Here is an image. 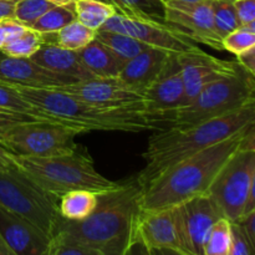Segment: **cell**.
Here are the masks:
<instances>
[{"label": "cell", "instance_id": "9c48e42d", "mask_svg": "<svg viewBox=\"0 0 255 255\" xmlns=\"http://www.w3.org/2000/svg\"><path fill=\"white\" fill-rule=\"evenodd\" d=\"M255 171V152L238 151L217 174L208 194L232 223L243 218Z\"/></svg>", "mask_w": 255, "mask_h": 255}, {"label": "cell", "instance_id": "4dcf8cb0", "mask_svg": "<svg viewBox=\"0 0 255 255\" xmlns=\"http://www.w3.org/2000/svg\"><path fill=\"white\" fill-rule=\"evenodd\" d=\"M212 10H213L214 26L222 39L242 27L234 1L212 0Z\"/></svg>", "mask_w": 255, "mask_h": 255}, {"label": "cell", "instance_id": "e0dca14e", "mask_svg": "<svg viewBox=\"0 0 255 255\" xmlns=\"http://www.w3.org/2000/svg\"><path fill=\"white\" fill-rule=\"evenodd\" d=\"M137 236L151 249H172L187 254L174 207L152 212L141 209Z\"/></svg>", "mask_w": 255, "mask_h": 255}, {"label": "cell", "instance_id": "5bb4252c", "mask_svg": "<svg viewBox=\"0 0 255 255\" xmlns=\"http://www.w3.org/2000/svg\"><path fill=\"white\" fill-rule=\"evenodd\" d=\"M186 105V91L177 54H171L159 76L143 94V111L149 122ZM152 125V124H151Z\"/></svg>", "mask_w": 255, "mask_h": 255}, {"label": "cell", "instance_id": "9a60e30c", "mask_svg": "<svg viewBox=\"0 0 255 255\" xmlns=\"http://www.w3.org/2000/svg\"><path fill=\"white\" fill-rule=\"evenodd\" d=\"M177 59L181 66L186 91V105L189 104L207 85L233 74L239 66L238 61L217 59L202 49L178 54Z\"/></svg>", "mask_w": 255, "mask_h": 255}, {"label": "cell", "instance_id": "8fae6325", "mask_svg": "<svg viewBox=\"0 0 255 255\" xmlns=\"http://www.w3.org/2000/svg\"><path fill=\"white\" fill-rule=\"evenodd\" d=\"M184 249L188 255H203L206 239L214 224L226 218L209 194L196 197L174 207Z\"/></svg>", "mask_w": 255, "mask_h": 255}, {"label": "cell", "instance_id": "d6986e66", "mask_svg": "<svg viewBox=\"0 0 255 255\" xmlns=\"http://www.w3.org/2000/svg\"><path fill=\"white\" fill-rule=\"evenodd\" d=\"M169 55L171 52L164 50L147 47L124 65L119 77L127 86L143 95L164 69Z\"/></svg>", "mask_w": 255, "mask_h": 255}, {"label": "cell", "instance_id": "f35d334b", "mask_svg": "<svg viewBox=\"0 0 255 255\" xmlns=\"http://www.w3.org/2000/svg\"><path fill=\"white\" fill-rule=\"evenodd\" d=\"M27 121H35V120L24 116V115L15 114V112L0 109V136H1L4 132H6L9 128L14 127L15 125H19L21 124V122Z\"/></svg>", "mask_w": 255, "mask_h": 255}, {"label": "cell", "instance_id": "30bf717a", "mask_svg": "<svg viewBox=\"0 0 255 255\" xmlns=\"http://www.w3.org/2000/svg\"><path fill=\"white\" fill-rule=\"evenodd\" d=\"M101 29L129 35L147 46L157 47L171 54L178 55L199 49L196 41L178 27L156 20L127 16L120 12L107 20Z\"/></svg>", "mask_w": 255, "mask_h": 255}, {"label": "cell", "instance_id": "ba28073f", "mask_svg": "<svg viewBox=\"0 0 255 255\" xmlns=\"http://www.w3.org/2000/svg\"><path fill=\"white\" fill-rule=\"evenodd\" d=\"M82 132L62 124L27 121L15 125L0 136V146L15 156L56 157L79 148L75 142Z\"/></svg>", "mask_w": 255, "mask_h": 255}, {"label": "cell", "instance_id": "2e32d148", "mask_svg": "<svg viewBox=\"0 0 255 255\" xmlns=\"http://www.w3.org/2000/svg\"><path fill=\"white\" fill-rule=\"evenodd\" d=\"M0 237L16 255H50L52 238L22 217L0 207Z\"/></svg>", "mask_w": 255, "mask_h": 255}, {"label": "cell", "instance_id": "8992f818", "mask_svg": "<svg viewBox=\"0 0 255 255\" xmlns=\"http://www.w3.org/2000/svg\"><path fill=\"white\" fill-rule=\"evenodd\" d=\"M255 99V79L239 65L238 69L207 85L189 104L157 117L153 129L184 127L229 114Z\"/></svg>", "mask_w": 255, "mask_h": 255}, {"label": "cell", "instance_id": "f546056e", "mask_svg": "<svg viewBox=\"0 0 255 255\" xmlns=\"http://www.w3.org/2000/svg\"><path fill=\"white\" fill-rule=\"evenodd\" d=\"M232 247V222L221 218L209 232L203 255H229Z\"/></svg>", "mask_w": 255, "mask_h": 255}, {"label": "cell", "instance_id": "cb8c5ba5", "mask_svg": "<svg viewBox=\"0 0 255 255\" xmlns=\"http://www.w3.org/2000/svg\"><path fill=\"white\" fill-rule=\"evenodd\" d=\"M95 36H96V31L85 26L79 20L70 22L69 25L54 34L42 35L44 42H49L62 49L71 50V51H80L84 49L95 39Z\"/></svg>", "mask_w": 255, "mask_h": 255}, {"label": "cell", "instance_id": "d590c367", "mask_svg": "<svg viewBox=\"0 0 255 255\" xmlns=\"http://www.w3.org/2000/svg\"><path fill=\"white\" fill-rule=\"evenodd\" d=\"M25 25L17 21L14 17H5L0 19V50L2 49L5 42L16 34L21 32L25 29Z\"/></svg>", "mask_w": 255, "mask_h": 255}, {"label": "cell", "instance_id": "d6a6232c", "mask_svg": "<svg viewBox=\"0 0 255 255\" xmlns=\"http://www.w3.org/2000/svg\"><path fill=\"white\" fill-rule=\"evenodd\" d=\"M255 46V34L244 29L239 27L236 31L231 32L223 39V49L226 51L232 52L236 56L248 51L252 47Z\"/></svg>", "mask_w": 255, "mask_h": 255}, {"label": "cell", "instance_id": "f1b7e54d", "mask_svg": "<svg viewBox=\"0 0 255 255\" xmlns=\"http://www.w3.org/2000/svg\"><path fill=\"white\" fill-rule=\"evenodd\" d=\"M76 12H75L74 4L72 5H55L51 9L47 10L41 17L36 20L31 25V29L40 34H54L75 21Z\"/></svg>", "mask_w": 255, "mask_h": 255}, {"label": "cell", "instance_id": "f907efd6", "mask_svg": "<svg viewBox=\"0 0 255 255\" xmlns=\"http://www.w3.org/2000/svg\"><path fill=\"white\" fill-rule=\"evenodd\" d=\"M159 1L164 5L166 2L169 1H206V0H159Z\"/></svg>", "mask_w": 255, "mask_h": 255}, {"label": "cell", "instance_id": "7a4b0ae2", "mask_svg": "<svg viewBox=\"0 0 255 255\" xmlns=\"http://www.w3.org/2000/svg\"><path fill=\"white\" fill-rule=\"evenodd\" d=\"M254 122L255 99L229 114L201 124L156 129L142 154L146 166L136 177L137 183L141 189L144 188L181 159L246 131Z\"/></svg>", "mask_w": 255, "mask_h": 255}, {"label": "cell", "instance_id": "ac0fdd59", "mask_svg": "<svg viewBox=\"0 0 255 255\" xmlns=\"http://www.w3.org/2000/svg\"><path fill=\"white\" fill-rule=\"evenodd\" d=\"M0 82L27 89H60L75 82L54 74L31 59L0 55Z\"/></svg>", "mask_w": 255, "mask_h": 255}, {"label": "cell", "instance_id": "b9f144b4", "mask_svg": "<svg viewBox=\"0 0 255 255\" xmlns=\"http://www.w3.org/2000/svg\"><path fill=\"white\" fill-rule=\"evenodd\" d=\"M239 149H241V151L255 152V128H252V127L249 126V128L247 129L243 138H242Z\"/></svg>", "mask_w": 255, "mask_h": 255}, {"label": "cell", "instance_id": "d4e9b609", "mask_svg": "<svg viewBox=\"0 0 255 255\" xmlns=\"http://www.w3.org/2000/svg\"><path fill=\"white\" fill-rule=\"evenodd\" d=\"M74 9L76 19L95 31L101 29L105 22L117 12L114 5L101 0H75Z\"/></svg>", "mask_w": 255, "mask_h": 255}, {"label": "cell", "instance_id": "74e56055", "mask_svg": "<svg viewBox=\"0 0 255 255\" xmlns=\"http://www.w3.org/2000/svg\"><path fill=\"white\" fill-rule=\"evenodd\" d=\"M234 5L241 26H246L255 20V0H236Z\"/></svg>", "mask_w": 255, "mask_h": 255}, {"label": "cell", "instance_id": "4316f807", "mask_svg": "<svg viewBox=\"0 0 255 255\" xmlns=\"http://www.w3.org/2000/svg\"><path fill=\"white\" fill-rule=\"evenodd\" d=\"M114 5L120 14L166 22L164 5L159 0H101Z\"/></svg>", "mask_w": 255, "mask_h": 255}, {"label": "cell", "instance_id": "ab89813d", "mask_svg": "<svg viewBox=\"0 0 255 255\" xmlns=\"http://www.w3.org/2000/svg\"><path fill=\"white\" fill-rule=\"evenodd\" d=\"M237 61L255 79V46L237 56Z\"/></svg>", "mask_w": 255, "mask_h": 255}, {"label": "cell", "instance_id": "3957f363", "mask_svg": "<svg viewBox=\"0 0 255 255\" xmlns=\"http://www.w3.org/2000/svg\"><path fill=\"white\" fill-rule=\"evenodd\" d=\"M246 131L181 159L162 172L141 189L142 211L173 208L189 199L208 194L217 174L239 149Z\"/></svg>", "mask_w": 255, "mask_h": 255}, {"label": "cell", "instance_id": "603a6c76", "mask_svg": "<svg viewBox=\"0 0 255 255\" xmlns=\"http://www.w3.org/2000/svg\"><path fill=\"white\" fill-rule=\"evenodd\" d=\"M0 109L24 115V116L35 120V121L59 124L49 114H46L37 106L32 105L30 101H27L20 94L16 87L12 86V85L4 84V82H0Z\"/></svg>", "mask_w": 255, "mask_h": 255}, {"label": "cell", "instance_id": "ffe728a7", "mask_svg": "<svg viewBox=\"0 0 255 255\" xmlns=\"http://www.w3.org/2000/svg\"><path fill=\"white\" fill-rule=\"evenodd\" d=\"M30 59L44 69L74 81L95 77L84 66L77 51L62 49L49 42H44Z\"/></svg>", "mask_w": 255, "mask_h": 255}, {"label": "cell", "instance_id": "484cf974", "mask_svg": "<svg viewBox=\"0 0 255 255\" xmlns=\"http://www.w3.org/2000/svg\"><path fill=\"white\" fill-rule=\"evenodd\" d=\"M95 37L97 40H100L102 44L106 45L125 64L127 61H129L131 59H133L134 56H137L144 49L149 47L147 45H144L143 42L134 39V37L129 36V35L121 34V32L116 31H110V30H97L96 36Z\"/></svg>", "mask_w": 255, "mask_h": 255}, {"label": "cell", "instance_id": "7402d4cb", "mask_svg": "<svg viewBox=\"0 0 255 255\" xmlns=\"http://www.w3.org/2000/svg\"><path fill=\"white\" fill-rule=\"evenodd\" d=\"M57 204L59 213L62 218L67 221H81L87 218L96 209L99 198L94 192L76 189L60 197Z\"/></svg>", "mask_w": 255, "mask_h": 255}, {"label": "cell", "instance_id": "836d02e7", "mask_svg": "<svg viewBox=\"0 0 255 255\" xmlns=\"http://www.w3.org/2000/svg\"><path fill=\"white\" fill-rule=\"evenodd\" d=\"M50 255H104L96 249L80 246L74 243H60L52 242V249Z\"/></svg>", "mask_w": 255, "mask_h": 255}, {"label": "cell", "instance_id": "ee69618b", "mask_svg": "<svg viewBox=\"0 0 255 255\" xmlns=\"http://www.w3.org/2000/svg\"><path fill=\"white\" fill-rule=\"evenodd\" d=\"M253 211H255V171L253 174V178H252V182H251V189H249V196H248V201H247L244 216H247V214H249Z\"/></svg>", "mask_w": 255, "mask_h": 255}, {"label": "cell", "instance_id": "c3c4849f", "mask_svg": "<svg viewBox=\"0 0 255 255\" xmlns=\"http://www.w3.org/2000/svg\"><path fill=\"white\" fill-rule=\"evenodd\" d=\"M54 5H72L75 0H49Z\"/></svg>", "mask_w": 255, "mask_h": 255}, {"label": "cell", "instance_id": "8d00e7d4", "mask_svg": "<svg viewBox=\"0 0 255 255\" xmlns=\"http://www.w3.org/2000/svg\"><path fill=\"white\" fill-rule=\"evenodd\" d=\"M237 223L239 224L247 242H248L252 255H255V211L244 216Z\"/></svg>", "mask_w": 255, "mask_h": 255}, {"label": "cell", "instance_id": "f5cc1de1", "mask_svg": "<svg viewBox=\"0 0 255 255\" xmlns=\"http://www.w3.org/2000/svg\"><path fill=\"white\" fill-rule=\"evenodd\" d=\"M229 1H236V0H229Z\"/></svg>", "mask_w": 255, "mask_h": 255}, {"label": "cell", "instance_id": "1f68e13d", "mask_svg": "<svg viewBox=\"0 0 255 255\" xmlns=\"http://www.w3.org/2000/svg\"><path fill=\"white\" fill-rule=\"evenodd\" d=\"M52 6L55 5L49 0H19L15 2L12 17L25 26L30 27Z\"/></svg>", "mask_w": 255, "mask_h": 255}, {"label": "cell", "instance_id": "44dd1931", "mask_svg": "<svg viewBox=\"0 0 255 255\" xmlns=\"http://www.w3.org/2000/svg\"><path fill=\"white\" fill-rule=\"evenodd\" d=\"M77 54L84 66L95 77L119 76L125 65L124 61L96 37L84 49L77 51Z\"/></svg>", "mask_w": 255, "mask_h": 255}, {"label": "cell", "instance_id": "7dc6e473", "mask_svg": "<svg viewBox=\"0 0 255 255\" xmlns=\"http://www.w3.org/2000/svg\"><path fill=\"white\" fill-rule=\"evenodd\" d=\"M0 255H16L6 246V243L1 239V237H0Z\"/></svg>", "mask_w": 255, "mask_h": 255}, {"label": "cell", "instance_id": "6da1fadb", "mask_svg": "<svg viewBox=\"0 0 255 255\" xmlns=\"http://www.w3.org/2000/svg\"><path fill=\"white\" fill-rule=\"evenodd\" d=\"M97 198L99 204L87 218L67 221L60 216L52 242L80 244L104 255H124L137 238L141 187L132 178Z\"/></svg>", "mask_w": 255, "mask_h": 255}, {"label": "cell", "instance_id": "7bdbcfd3", "mask_svg": "<svg viewBox=\"0 0 255 255\" xmlns=\"http://www.w3.org/2000/svg\"><path fill=\"white\" fill-rule=\"evenodd\" d=\"M15 168L14 161H12V153L0 146V171H10Z\"/></svg>", "mask_w": 255, "mask_h": 255}, {"label": "cell", "instance_id": "816d5d0a", "mask_svg": "<svg viewBox=\"0 0 255 255\" xmlns=\"http://www.w3.org/2000/svg\"><path fill=\"white\" fill-rule=\"evenodd\" d=\"M9 1H14V2H16V1H19V0H9Z\"/></svg>", "mask_w": 255, "mask_h": 255}, {"label": "cell", "instance_id": "681fc988", "mask_svg": "<svg viewBox=\"0 0 255 255\" xmlns=\"http://www.w3.org/2000/svg\"><path fill=\"white\" fill-rule=\"evenodd\" d=\"M242 27H244V29L249 30V31L254 32V34H255V20H253L252 22H249V24H247L246 26H242Z\"/></svg>", "mask_w": 255, "mask_h": 255}, {"label": "cell", "instance_id": "277c9868", "mask_svg": "<svg viewBox=\"0 0 255 255\" xmlns=\"http://www.w3.org/2000/svg\"><path fill=\"white\" fill-rule=\"evenodd\" d=\"M15 87L27 101L49 114L59 124L79 129L82 133L91 131L142 132L153 129L143 110L95 106L56 89Z\"/></svg>", "mask_w": 255, "mask_h": 255}, {"label": "cell", "instance_id": "4fadbf2b", "mask_svg": "<svg viewBox=\"0 0 255 255\" xmlns=\"http://www.w3.org/2000/svg\"><path fill=\"white\" fill-rule=\"evenodd\" d=\"M167 24L186 32L193 41L223 51V39L214 26L212 0L206 1H169L164 4Z\"/></svg>", "mask_w": 255, "mask_h": 255}, {"label": "cell", "instance_id": "60d3db41", "mask_svg": "<svg viewBox=\"0 0 255 255\" xmlns=\"http://www.w3.org/2000/svg\"><path fill=\"white\" fill-rule=\"evenodd\" d=\"M124 255H153V253H152V249L148 248L143 243V241H141L137 236V238L132 242Z\"/></svg>", "mask_w": 255, "mask_h": 255}, {"label": "cell", "instance_id": "e575fe53", "mask_svg": "<svg viewBox=\"0 0 255 255\" xmlns=\"http://www.w3.org/2000/svg\"><path fill=\"white\" fill-rule=\"evenodd\" d=\"M229 255H252L248 242L238 223H232V247Z\"/></svg>", "mask_w": 255, "mask_h": 255}, {"label": "cell", "instance_id": "bcb514c9", "mask_svg": "<svg viewBox=\"0 0 255 255\" xmlns=\"http://www.w3.org/2000/svg\"><path fill=\"white\" fill-rule=\"evenodd\" d=\"M153 255H187L181 252L172 251V249H152Z\"/></svg>", "mask_w": 255, "mask_h": 255}, {"label": "cell", "instance_id": "f6af8a7d", "mask_svg": "<svg viewBox=\"0 0 255 255\" xmlns=\"http://www.w3.org/2000/svg\"><path fill=\"white\" fill-rule=\"evenodd\" d=\"M14 1H9V0H0V19H5V17H12L14 14Z\"/></svg>", "mask_w": 255, "mask_h": 255}, {"label": "cell", "instance_id": "52a82bcc", "mask_svg": "<svg viewBox=\"0 0 255 255\" xmlns=\"http://www.w3.org/2000/svg\"><path fill=\"white\" fill-rule=\"evenodd\" d=\"M57 202L16 167L0 171V207L31 222L51 238L60 218Z\"/></svg>", "mask_w": 255, "mask_h": 255}, {"label": "cell", "instance_id": "83f0119b", "mask_svg": "<svg viewBox=\"0 0 255 255\" xmlns=\"http://www.w3.org/2000/svg\"><path fill=\"white\" fill-rule=\"evenodd\" d=\"M44 44V37L31 27H25L21 32L12 36L4 44L0 51L6 56L30 59Z\"/></svg>", "mask_w": 255, "mask_h": 255}, {"label": "cell", "instance_id": "7c38bea8", "mask_svg": "<svg viewBox=\"0 0 255 255\" xmlns=\"http://www.w3.org/2000/svg\"><path fill=\"white\" fill-rule=\"evenodd\" d=\"M87 104L107 109L143 110V95L127 86L119 76L92 77L60 87Z\"/></svg>", "mask_w": 255, "mask_h": 255}, {"label": "cell", "instance_id": "5b68a950", "mask_svg": "<svg viewBox=\"0 0 255 255\" xmlns=\"http://www.w3.org/2000/svg\"><path fill=\"white\" fill-rule=\"evenodd\" d=\"M12 161L17 169L56 199L76 189L101 194L120 186V182L99 173L90 154L80 147L72 153L44 158L12 154Z\"/></svg>", "mask_w": 255, "mask_h": 255}]
</instances>
